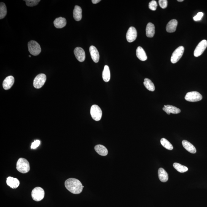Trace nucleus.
Returning a JSON list of instances; mask_svg holds the SVG:
<instances>
[{
	"label": "nucleus",
	"mask_w": 207,
	"mask_h": 207,
	"mask_svg": "<svg viewBox=\"0 0 207 207\" xmlns=\"http://www.w3.org/2000/svg\"><path fill=\"white\" fill-rule=\"evenodd\" d=\"M158 175L159 179L162 182H166L168 180V174L163 168H160L159 169Z\"/></svg>",
	"instance_id": "23"
},
{
	"label": "nucleus",
	"mask_w": 207,
	"mask_h": 207,
	"mask_svg": "<svg viewBox=\"0 0 207 207\" xmlns=\"http://www.w3.org/2000/svg\"><path fill=\"white\" fill-rule=\"evenodd\" d=\"M203 16V12H199L195 16L193 17V19L195 21L200 20L201 19Z\"/></svg>",
	"instance_id": "32"
},
{
	"label": "nucleus",
	"mask_w": 207,
	"mask_h": 207,
	"mask_svg": "<svg viewBox=\"0 0 207 207\" xmlns=\"http://www.w3.org/2000/svg\"><path fill=\"white\" fill-rule=\"evenodd\" d=\"M53 23L56 28H61L64 27L66 26V20L65 18L60 17L54 20Z\"/></svg>",
	"instance_id": "17"
},
{
	"label": "nucleus",
	"mask_w": 207,
	"mask_h": 207,
	"mask_svg": "<svg viewBox=\"0 0 207 207\" xmlns=\"http://www.w3.org/2000/svg\"><path fill=\"white\" fill-rule=\"evenodd\" d=\"M173 166L177 171L181 173L185 172L188 170V168L187 167L177 163H173Z\"/></svg>",
	"instance_id": "26"
},
{
	"label": "nucleus",
	"mask_w": 207,
	"mask_h": 207,
	"mask_svg": "<svg viewBox=\"0 0 207 207\" xmlns=\"http://www.w3.org/2000/svg\"><path fill=\"white\" fill-rule=\"evenodd\" d=\"M16 168L20 173H28L30 170L29 163L26 159L21 158L17 162Z\"/></svg>",
	"instance_id": "2"
},
{
	"label": "nucleus",
	"mask_w": 207,
	"mask_h": 207,
	"mask_svg": "<svg viewBox=\"0 0 207 207\" xmlns=\"http://www.w3.org/2000/svg\"><path fill=\"white\" fill-rule=\"evenodd\" d=\"M184 52V48L183 46H180L177 48L173 52L171 55V61L172 63H176L180 59Z\"/></svg>",
	"instance_id": "7"
},
{
	"label": "nucleus",
	"mask_w": 207,
	"mask_h": 207,
	"mask_svg": "<svg viewBox=\"0 0 207 207\" xmlns=\"http://www.w3.org/2000/svg\"><path fill=\"white\" fill-rule=\"evenodd\" d=\"M26 2V5L29 7H33L39 4L40 0H26L24 1Z\"/></svg>",
	"instance_id": "29"
},
{
	"label": "nucleus",
	"mask_w": 207,
	"mask_h": 207,
	"mask_svg": "<svg viewBox=\"0 0 207 207\" xmlns=\"http://www.w3.org/2000/svg\"><path fill=\"white\" fill-rule=\"evenodd\" d=\"M82 10L80 6H75L74 9L73 10V17L74 20L79 21L82 19Z\"/></svg>",
	"instance_id": "20"
},
{
	"label": "nucleus",
	"mask_w": 207,
	"mask_h": 207,
	"mask_svg": "<svg viewBox=\"0 0 207 207\" xmlns=\"http://www.w3.org/2000/svg\"><path fill=\"white\" fill-rule=\"evenodd\" d=\"M182 144L184 149L188 152L192 154H195L196 152V150L193 145L186 140L182 141Z\"/></svg>",
	"instance_id": "18"
},
{
	"label": "nucleus",
	"mask_w": 207,
	"mask_h": 207,
	"mask_svg": "<svg viewBox=\"0 0 207 207\" xmlns=\"http://www.w3.org/2000/svg\"><path fill=\"white\" fill-rule=\"evenodd\" d=\"M163 110L168 115L170 113L177 114L181 112V110L179 108L170 105H165L163 108Z\"/></svg>",
	"instance_id": "12"
},
{
	"label": "nucleus",
	"mask_w": 207,
	"mask_h": 207,
	"mask_svg": "<svg viewBox=\"0 0 207 207\" xmlns=\"http://www.w3.org/2000/svg\"><path fill=\"white\" fill-rule=\"evenodd\" d=\"M44 192L42 188L36 187L32 191V197L35 201H40L44 199Z\"/></svg>",
	"instance_id": "3"
},
{
	"label": "nucleus",
	"mask_w": 207,
	"mask_h": 207,
	"mask_svg": "<svg viewBox=\"0 0 207 207\" xmlns=\"http://www.w3.org/2000/svg\"><path fill=\"white\" fill-rule=\"evenodd\" d=\"M178 25V21L176 19H172L170 21L166 26V31L169 33L174 32L176 31Z\"/></svg>",
	"instance_id": "16"
},
{
	"label": "nucleus",
	"mask_w": 207,
	"mask_h": 207,
	"mask_svg": "<svg viewBox=\"0 0 207 207\" xmlns=\"http://www.w3.org/2000/svg\"><path fill=\"white\" fill-rule=\"evenodd\" d=\"M29 57H30V58H31V55H29Z\"/></svg>",
	"instance_id": "36"
},
{
	"label": "nucleus",
	"mask_w": 207,
	"mask_h": 207,
	"mask_svg": "<svg viewBox=\"0 0 207 207\" xmlns=\"http://www.w3.org/2000/svg\"><path fill=\"white\" fill-rule=\"evenodd\" d=\"M102 77L103 80L105 82H108L110 80V71L108 65H105L104 66L103 72Z\"/></svg>",
	"instance_id": "24"
},
{
	"label": "nucleus",
	"mask_w": 207,
	"mask_h": 207,
	"mask_svg": "<svg viewBox=\"0 0 207 207\" xmlns=\"http://www.w3.org/2000/svg\"><path fill=\"white\" fill-rule=\"evenodd\" d=\"M65 184L66 188L74 194H80L84 187L80 181L74 178H70L66 180Z\"/></svg>",
	"instance_id": "1"
},
{
	"label": "nucleus",
	"mask_w": 207,
	"mask_h": 207,
	"mask_svg": "<svg viewBox=\"0 0 207 207\" xmlns=\"http://www.w3.org/2000/svg\"><path fill=\"white\" fill-rule=\"evenodd\" d=\"M101 0H92V3L94 4H96L97 3L101 1Z\"/></svg>",
	"instance_id": "34"
},
{
	"label": "nucleus",
	"mask_w": 207,
	"mask_h": 207,
	"mask_svg": "<svg viewBox=\"0 0 207 207\" xmlns=\"http://www.w3.org/2000/svg\"><path fill=\"white\" fill-rule=\"evenodd\" d=\"M207 47V41L203 40L199 43L197 45L194 52V56L195 57H198L203 53Z\"/></svg>",
	"instance_id": "9"
},
{
	"label": "nucleus",
	"mask_w": 207,
	"mask_h": 207,
	"mask_svg": "<svg viewBox=\"0 0 207 207\" xmlns=\"http://www.w3.org/2000/svg\"><path fill=\"white\" fill-rule=\"evenodd\" d=\"M137 36L136 29L133 27L129 28L126 34V39L129 42L131 43L136 40Z\"/></svg>",
	"instance_id": "10"
},
{
	"label": "nucleus",
	"mask_w": 207,
	"mask_h": 207,
	"mask_svg": "<svg viewBox=\"0 0 207 207\" xmlns=\"http://www.w3.org/2000/svg\"><path fill=\"white\" fill-rule=\"evenodd\" d=\"M144 84L145 87L148 90L151 91H154L155 90V87L152 81L148 78H145Z\"/></svg>",
	"instance_id": "25"
},
{
	"label": "nucleus",
	"mask_w": 207,
	"mask_h": 207,
	"mask_svg": "<svg viewBox=\"0 0 207 207\" xmlns=\"http://www.w3.org/2000/svg\"><path fill=\"white\" fill-rule=\"evenodd\" d=\"M28 51L33 56L39 55L41 52V48L40 44L34 40H31L28 43Z\"/></svg>",
	"instance_id": "4"
},
{
	"label": "nucleus",
	"mask_w": 207,
	"mask_h": 207,
	"mask_svg": "<svg viewBox=\"0 0 207 207\" xmlns=\"http://www.w3.org/2000/svg\"><path fill=\"white\" fill-rule=\"evenodd\" d=\"M6 183L8 186L12 189H15L18 187L20 184L19 181L17 178L9 176L7 178Z\"/></svg>",
	"instance_id": "15"
},
{
	"label": "nucleus",
	"mask_w": 207,
	"mask_h": 207,
	"mask_svg": "<svg viewBox=\"0 0 207 207\" xmlns=\"http://www.w3.org/2000/svg\"><path fill=\"white\" fill-rule=\"evenodd\" d=\"M74 54L76 59L80 62H83L85 60V53L82 48L78 47L74 50Z\"/></svg>",
	"instance_id": "11"
},
{
	"label": "nucleus",
	"mask_w": 207,
	"mask_h": 207,
	"mask_svg": "<svg viewBox=\"0 0 207 207\" xmlns=\"http://www.w3.org/2000/svg\"><path fill=\"white\" fill-rule=\"evenodd\" d=\"M184 98L188 101L195 102L201 100L203 99V96L198 92L192 91L186 94Z\"/></svg>",
	"instance_id": "6"
},
{
	"label": "nucleus",
	"mask_w": 207,
	"mask_h": 207,
	"mask_svg": "<svg viewBox=\"0 0 207 207\" xmlns=\"http://www.w3.org/2000/svg\"><path fill=\"white\" fill-rule=\"evenodd\" d=\"M136 55L137 57L141 61H146L147 59V56L146 52L142 47H138L136 50Z\"/></svg>",
	"instance_id": "21"
},
{
	"label": "nucleus",
	"mask_w": 207,
	"mask_h": 207,
	"mask_svg": "<svg viewBox=\"0 0 207 207\" xmlns=\"http://www.w3.org/2000/svg\"><path fill=\"white\" fill-rule=\"evenodd\" d=\"M14 78L12 76H8L3 82V87L5 90H8L12 87L14 83Z\"/></svg>",
	"instance_id": "13"
},
{
	"label": "nucleus",
	"mask_w": 207,
	"mask_h": 207,
	"mask_svg": "<svg viewBox=\"0 0 207 207\" xmlns=\"http://www.w3.org/2000/svg\"><path fill=\"white\" fill-rule=\"evenodd\" d=\"M184 0H178V2H183L184 1Z\"/></svg>",
	"instance_id": "35"
},
{
	"label": "nucleus",
	"mask_w": 207,
	"mask_h": 207,
	"mask_svg": "<svg viewBox=\"0 0 207 207\" xmlns=\"http://www.w3.org/2000/svg\"><path fill=\"white\" fill-rule=\"evenodd\" d=\"M157 2L155 1H151L149 3V8L151 10L155 11L157 9Z\"/></svg>",
	"instance_id": "30"
},
{
	"label": "nucleus",
	"mask_w": 207,
	"mask_h": 207,
	"mask_svg": "<svg viewBox=\"0 0 207 207\" xmlns=\"http://www.w3.org/2000/svg\"><path fill=\"white\" fill-rule=\"evenodd\" d=\"M155 33V27L154 24L149 23L146 25V36L148 37L152 38L154 37Z\"/></svg>",
	"instance_id": "19"
},
{
	"label": "nucleus",
	"mask_w": 207,
	"mask_h": 207,
	"mask_svg": "<svg viewBox=\"0 0 207 207\" xmlns=\"http://www.w3.org/2000/svg\"><path fill=\"white\" fill-rule=\"evenodd\" d=\"M90 52L92 60L95 63H98L99 60V54L98 50L94 46L90 48Z\"/></svg>",
	"instance_id": "14"
},
{
	"label": "nucleus",
	"mask_w": 207,
	"mask_h": 207,
	"mask_svg": "<svg viewBox=\"0 0 207 207\" xmlns=\"http://www.w3.org/2000/svg\"><path fill=\"white\" fill-rule=\"evenodd\" d=\"M90 114L92 118L95 121L101 120L102 116V111L98 105H93L91 108Z\"/></svg>",
	"instance_id": "5"
},
{
	"label": "nucleus",
	"mask_w": 207,
	"mask_h": 207,
	"mask_svg": "<svg viewBox=\"0 0 207 207\" xmlns=\"http://www.w3.org/2000/svg\"><path fill=\"white\" fill-rule=\"evenodd\" d=\"M160 143L162 146L164 147L165 149L168 150H172L173 149V146L169 142L168 140L165 139V138H162L160 140Z\"/></svg>",
	"instance_id": "28"
},
{
	"label": "nucleus",
	"mask_w": 207,
	"mask_h": 207,
	"mask_svg": "<svg viewBox=\"0 0 207 207\" xmlns=\"http://www.w3.org/2000/svg\"><path fill=\"white\" fill-rule=\"evenodd\" d=\"M159 5L162 9H165L168 6V1L167 0H160L158 1Z\"/></svg>",
	"instance_id": "31"
},
{
	"label": "nucleus",
	"mask_w": 207,
	"mask_h": 207,
	"mask_svg": "<svg viewBox=\"0 0 207 207\" xmlns=\"http://www.w3.org/2000/svg\"><path fill=\"white\" fill-rule=\"evenodd\" d=\"M95 150L99 155L102 156H106L108 154V149L104 146L101 145H98L95 146Z\"/></svg>",
	"instance_id": "22"
},
{
	"label": "nucleus",
	"mask_w": 207,
	"mask_h": 207,
	"mask_svg": "<svg viewBox=\"0 0 207 207\" xmlns=\"http://www.w3.org/2000/svg\"><path fill=\"white\" fill-rule=\"evenodd\" d=\"M47 79V77L45 74H38L35 78L33 81V86L35 88L40 89L44 86Z\"/></svg>",
	"instance_id": "8"
},
{
	"label": "nucleus",
	"mask_w": 207,
	"mask_h": 207,
	"mask_svg": "<svg viewBox=\"0 0 207 207\" xmlns=\"http://www.w3.org/2000/svg\"><path fill=\"white\" fill-rule=\"evenodd\" d=\"M7 13V7L4 3H0V19H2L6 17Z\"/></svg>",
	"instance_id": "27"
},
{
	"label": "nucleus",
	"mask_w": 207,
	"mask_h": 207,
	"mask_svg": "<svg viewBox=\"0 0 207 207\" xmlns=\"http://www.w3.org/2000/svg\"><path fill=\"white\" fill-rule=\"evenodd\" d=\"M40 142L39 140H36L32 144L31 146V149H36L39 146L40 144Z\"/></svg>",
	"instance_id": "33"
}]
</instances>
